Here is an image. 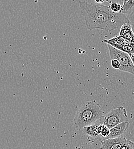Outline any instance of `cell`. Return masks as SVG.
<instances>
[{
    "instance_id": "6da1fadb",
    "label": "cell",
    "mask_w": 134,
    "mask_h": 149,
    "mask_svg": "<svg viewBox=\"0 0 134 149\" xmlns=\"http://www.w3.org/2000/svg\"><path fill=\"white\" fill-rule=\"evenodd\" d=\"M79 7L86 26L90 31L101 29L111 32L126 23L131 24L126 15L114 12L107 6L80 1Z\"/></svg>"
},
{
    "instance_id": "7a4b0ae2",
    "label": "cell",
    "mask_w": 134,
    "mask_h": 149,
    "mask_svg": "<svg viewBox=\"0 0 134 149\" xmlns=\"http://www.w3.org/2000/svg\"><path fill=\"white\" fill-rule=\"evenodd\" d=\"M103 115L100 106L95 100L87 102L77 111L74 119V127L80 130L85 126L95 123Z\"/></svg>"
},
{
    "instance_id": "3957f363",
    "label": "cell",
    "mask_w": 134,
    "mask_h": 149,
    "mask_svg": "<svg viewBox=\"0 0 134 149\" xmlns=\"http://www.w3.org/2000/svg\"><path fill=\"white\" fill-rule=\"evenodd\" d=\"M98 121L99 123L104 124L111 129L120 123L128 121L127 111L123 106H119L104 115Z\"/></svg>"
},
{
    "instance_id": "277c9868",
    "label": "cell",
    "mask_w": 134,
    "mask_h": 149,
    "mask_svg": "<svg viewBox=\"0 0 134 149\" xmlns=\"http://www.w3.org/2000/svg\"><path fill=\"white\" fill-rule=\"evenodd\" d=\"M111 60L116 59L120 64V71L134 75V65L129 54L107 44Z\"/></svg>"
},
{
    "instance_id": "5b68a950",
    "label": "cell",
    "mask_w": 134,
    "mask_h": 149,
    "mask_svg": "<svg viewBox=\"0 0 134 149\" xmlns=\"http://www.w3.org/2000/svg\"><path fill=\"white\" fill-rule=\"evenodd\" d=\"M126 140L127 139L122 136L115 138H104L101 141L100 149H122Z\"/></svg>"
},
{
    "instance_id": "8992f818",
    "label": "cell",
    "mask_w": 134,
    "mask_h": 149,
    "mask_svg": "<svg viewBox=\"0 0 134 149\" xmlns=\"http://www.w3.org/2000/svg\"><path fill=\"white\" fill-rule=\"evenodd\" d=\"M130 122L129 121H125L120 123L114 127L110 129V133L106 139L109 138H115L122 136L129 128Z\"/></svg>"
},
{
    "instance_id": "52a82bcc",
    "label": "cell",
    "mask_w": 134,
    "mask_h": 149,
    "mask_svg": "<svg viewBox=\"0 0 134 149\" xmlns=\"http://www.w3.org/2000/svg\"><path fill=\"white\" fill-rule=\"evenodd\" d=\"M119 36L134 42V33L131 24L126 23L120 27Z\"/></svg>"
},
{
    "instance_id": "ba28073f",
    "label": "cell",
    "mask_w": 134,
    "mask_h": 149,
    "mask_svg": "<svg viewBox=\"0 0 134 149\" xmlns=\"http://www.w3.org/2000/svg\"><path fill=\"white\" fill-rule=\"evenodd\" d=\"M98 125L97 123L95 124H92L89 126H85L82 128L81 130L83 131V132L91 137H97L99 135V131H98Z\"/></svg>"
},
{
    "instance_id": "9c48e42d",
    "label": "cell",
    "mask_w": 134,
    "mask_h": 149,
    "mask_svg": "<svg viewBox=\"0 0 134 149\" xmlns=\"http://www.w3.org/2000/svg\"><path fill=\"white\" fill-rule=\"evenodd\" d=\"M120 13L129 15H134V0H129L123 4Z\"/></svg>"
},
{
    "instance_id": "30bf717a",
    "label": "cell",
    "mask_w": 134,
    "mask_h": 149,
    "mask_svg": "<svg viewBox=\"0 0 134 149\" xmlns=\"http://www.w3.org/2000/svg\"><path fill=\"white\" fill-rule=\"evenodd\" d=\"M102 42L106 43L107 44H109L112 47L116 48L117 47L123 45V38L120 37L119 36H118L113 37L109 40L103 39L102 40Z\"/></svg>"
},
{
    "instance_id": "8fae6325",
    "label": "cell",
    "mask_w": 134,
    "mask_h": 149,
    "mask_svg": "<svg viewBox=\"0 0 134 149\" xmlns=\"http://www.w3.org/2000/svg\"><path fill=\"white\" fill-rule=\"evenodd\" d=\"M98 131L99 135L102 136L103 138H106L108 137L110 133V129L106 125L102 123H99Z\"/></svg>"
},
{
    "instance_id": "7c38bea8",
    "label": "cell",
    "mask_w": 134,
    "mask_h": 149,
    "mask_svg": "<svg viewBox=\"0 0 134 149\" xmlns=\"http://www.w3.org/2000/svg\"><path fill=\"white\" fill-rule=\"evenodd\" d=\"M115 48L119 49L123 52H124L128 54L134 53V43L130 45H122L119 47H116Z\"/></svg>"
},
{
    "instance_id": "4fadbf2b",
    "label": "cell",
    "mask_w": 134,
    "mask_h": 149,
    "mask_svg": "<svg viewBox=\"0 0 134 149\" xmlns=\"http://www.w3.org/2000/svg\"><path fill=\"white\" fill-rule=\"evenodd\" d=\"M109 7L112 11L115 13H120L122 8V6L121 5L116 2L111 3Z\"/></svg>"
},
{
    "instance_id": "5bb4252c",
    "label": "cell",
    "mask_w": 134,
    "mask_h": 149,
    "mask_svg": "<svg viewBox=\"0 0 134 149\" xmlns=\"http://www.w3.org/2000/svg\"><path fill=\"white\" fill-rule=\"evenodd\" d=\"M122 149H134V142L127 139L123 144Z\"/></svg>"
},
{
    "instance_id": "9a60e30c",
    "label": "cell",
    "mask_w": 134,
    "mask_h": 149,
    "mask_svg": "<svg viewBox=\"0 0 134 149\" xmlns=\"http://www.w3.org/2000/svg\"><path fill=\"white\" fill-rule=\"evenodd\" d=\"M111 65L115 70H119L120 68V64L119 61L116 59L111 60Z\"/></svg>"
},
{
    "instance_id": "2e32d148",
    "label": "cell",
    "mask_w": 134,
    "mask_h": 149,
    "mask_svg": "<svg viewBox=\"0 0 134 149\" xmlns=\"http://www.w3.org/2000/svg\"><path fill=\"white\" fill-rule=\"evenodd\" d=\"M129 55H130V57H131V60H132V61H133V64H134V53L130 54H129Z\"/></svg>"
},
{
    "instance_id": "e0dca14e",
    "label": "cell",
    "mask_w": 134,
    "mask_h": 149,
    "mask_svg": "<svg viewBox=\"0 0 134 149\" xmlns=\"http://www.w3.org/2000/svg\"><path fill=\"white\" fill-rule=\"evenodd\" d=\"M105 0H95L96 2L98 4H100V3H102Z\"/></svg>"
},
{
    "instance_id": "ac0fdd59",
    "label": "cell",
    "mask_w": 134,
    "mask_h": 149,
    "mask_svg": "<svg viewBox=\"0 0 134 149\" xmlns=\"http://www.w3.org/2000/svg\"><path fill=\"white\" fill-rule=\"evenodd\" d=\"M128 1H129V0H123V4L126 3Z\"/></svg>"
}]
</instances>
